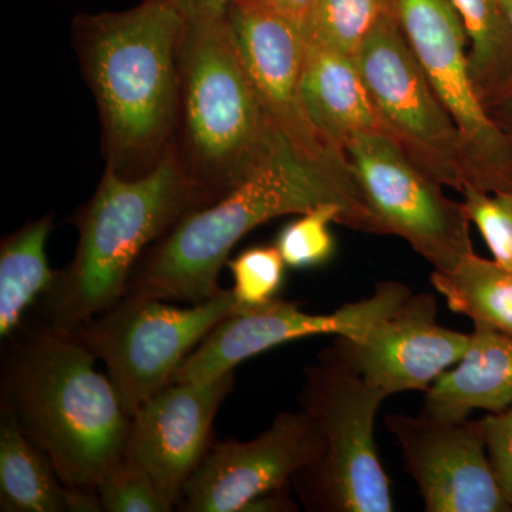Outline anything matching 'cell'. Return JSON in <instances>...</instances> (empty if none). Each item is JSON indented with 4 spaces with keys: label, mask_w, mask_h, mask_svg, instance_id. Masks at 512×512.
I'll use <instances>...</instances> for the list:
<instances>
[{
    "label": "cell",
    "mask_w": 512,
    "mask_h": 512,
    "mask_svg": "<svg viewBox=\"0 0 512 512\" xmlns=\"http://www.w3.org/2000/svg\"><path fill=\"white\" fill-rule=\"evenodd\" d=\"M96 357L66 333L36 326L2 367V412L16 420L64 485L97 487L121 457L130 416Z\"/></svg>",
    "instance_id": "cell-3"
},
{
    "label": "cell",
    "mask_w": 512,
    "mask_h": 512,
    "mask_svg": "<svg viewBox=\"0 0 512 512\" xmlns=\"http://www.w3.org/2000/svg\"><path fill=\"white\" fill-rule=\"evenodd\" d=\"M349 228L348 212L339 204H322L289 222L276 237L275 247L281 252L286 266L311 269L325 265L335 252V239L330 224Z\"/></svg>",
    "instance_id": "cell-24"
},
{
    "label": "cell",
    "mask_w": 512,
    "mask_h": 512,
    "mask_svg": "<svg viewBox=\"0 0 512 512\" xmlns=\"http://www.w3.org/2000/svg\"><path fill=\"white\" fill-rule=\"evenodd\" d=\"M488 457L501 490L512 507V406L481 419Z\"/></svg>",
    "instance_id": "cell-28"
},
{
    "label": "cell",
    "mask_w": 512,
    "mask_h": 512,
    "mask_svg": "<svg viewBox=\"0 0 512 512\" xmlns=\"http://www.w3.org/2000/svg\"><path fill=\"white\" fill-rule=\"evenodd\" d=\"M430 282L448 308L467 316L474 328L512 336V269L474 252L451 271H433Z\"/></svg>",
    "instance_id": "cell-21"
},
{
    "label": "cell",
    "mask_w": 512,
    "mask_h": 512,
    "mask_svg": "<svg viewBox=\"0 0 512 512\" xmlns=\"http://www.w3.org/2000/svg\"><path fill=\"white\" fill-rule=\"evenodd\" d=\"M471 333L437 322L433 293H412L362 335L336 336L330 350L387 397L427 392L437 377L456 365Z\"/></svg>",
    "instance_id": "cell-15"
},
{
    "label": "cell",
    "mask_w": 512,
    "mask_h": 512,
    "mask_svg": "<svg viewBox=\"0 0 512 512\" xmlns=\"http://www.w3.org/2000/svg\"><path fill=\"white\" fill-rule=\"evenodd\" d=\"M384 421L399 443L424 510L512 511L491 466L481 420L446 423L393 413Z\"/></svg>",
    "instance_id": "cell-14"
},
{
    "label": "cell",
    "mask_w": 512,
    "mask_h": 512,
    "mask_svg": "<svg viewBox=\"0 0 512 512\" xmlns=\"http://www.w3.org/2000/svg\"><path fill=\"white\" fill-rule=\"evenodd\" d=\"M234 384V372L207 383L174 382L130 417L124 456L174 508L211 446L212 423Z\"/></svg>",
    "instance_id": "cell-16"
},
{
    "label": "cell",
    "mask_w": 512,
    "mask_h": 512,
    "mask_svg": "<svg viewBox=\"0 0 512 512\" xmlns=\"http://www.w3.org/2000/svg\"><path fill=\"white\" fill-rule=\"evenodd\" d=\"M393 12L451 119L466 158L468 184L512 190V136L478 93L463 20L450 0H393Z\"/></svg>",
    "instance_id": "cell-10"
},
{
    "label": "cell",
    "mask_w": 512,
    "mask_h": 512,
    "mask_svg": "<svg viewBox=\"0 0 512 512\" xmlns=\"http://www.w3.org/2000/svg\"><path fill=\"white\" fill-rule=\"evenodd\" d=\"M104 512H170L156 484L137 463L123 456L97 484Z\"/></svg>",
    "instance_id": "cell-27"
},
{
    "label": "cell",
    "mask_w": 512,
    "mask_h": 512,
    "mask_svg": "<svg viewBox=\"0 0 512 512\" xmlns=\"http://www.w3.org/2000/svg\"><path fill=\"white\" fill-rule=\"evenodd\" d=\"M302 92L313 123L339 150L345 151L357 134L392 136L363 82L355 57L305 42Z\"/></svg>",
    "instance_id": "cell-17"
},
{
    "label": "cell",
    "mask_w": 512,
    "mask_h": 512,
    "mask_svg": "<svg viewBox=\"0 0 512 512\" xmlns=\"http://www.w3.org/2000/svg\"><path fill=\"white\" fill-rule=\"evenodd\" d=\"M339 204L349 228L377 234L365 204L303 161L286 141L220 200L195 208L148 248L131 274L126 295L198 305L222 292L221 268L232 248L259 225ZM124 295V296H126Z\"/></svg>",
    "instance_id": "cell-2"
},
{
    "label": "cell",
    "mask_w": 512,
    "mask_h": 512,
    "mask_svg": "<svg viewBox=\"0 0 512 512\" xmlns=\"http://www.w3.org/2000/svg\"><path fill=\"white\" fill-rule=\"evenodd\" d=\"M466 28L471 73L485 106L512 87V29L500 0H450Z\"/></svg>",
    "instance_id": "cell-22"
},
{
    "label": "cell",
    "mask_w": 512,
    "mask_h": 512,
    "mask_svg": "<svg viewBox=\"0 0 512 512\" xmlns=\"http://www.w3.org/2000/svg\"><path fill=\"white\" fill-rule=\"evenodd\" d=\"M345 151L377 234L409 242L434 271H451L474 254L463 202L448 198L392 136L357 134Z\"/></svg>",
    "instance_id": "cell-8"
},
{
    "label": "cell",
    "mask_w": 512,
    "mask_h": 512,
    "mask_svg": "<svg viewBox=\"0 0 512 512\" xmlns=\"http://www.w3.org/2000/svg\"><path fill=\"white\" fill-rule=\"evenodd\" d=\"M355 60L394 140L424 173L461 192L468 177L460 131L393 10L379 19Z\"/></svg>",
    "instance_id": "cell-9"
},
{
    "label": "cell",
    "mask_w": 512,
    "mask_h": 512,
    "mask_svg": "<svg viewBox=\"0 0 512 512\" xmlns=\"http://www.w3.org/2000/svg\"><path fill=\"white\" fill-rule=\"evenodd\" d=\"M501 9H503L505 19L512 29V0H500Z\"/></svg>",
    "instance_id": "cell-34"
},
{
    "label": "cell",
    "mask_w": 512,
    "mask_h": 512,
    "mask_svg": "<svg viewBox=\"0 0 512 512\" xmlns=\"http://www.w3.org/2000/svg\"><path fill=\"white\" fill-rule=\"evenodd\" d=\"M299 406L322 433V457L292 478L311 512H392L390 480L375 441L386 394L353 372L330 348L305 369Z\"/></svg>",
    "instance_id": "cell-6"
},
{
    "label": "cell",
    "mask_w": 512,
    "mask_h": 512,
    "mask_svg": "<svg viewBox=\"0 0 512 512\" xmlns=\"http://www.w3.org/2000/svg\"><path fill=\"white\" fill-rule=\"evenodd\" d=\"M201 207L171 150L151 173L133 180L107 167L77 217L80 237L73 261L57 271L40 299V325L70 335L119 302L144 251Z\"/></svg>",
    "instance_id": "cell-5"
},
{
    "label": "cell",
    "mask_w": 512,
    "mask_h": 512,
    "mask_svg": "<svg viewBox=\"0 0 512 512\" xmlns=\"http://www.w3.org/2000/svg\"><path fill=\"white\" fill-rule=\"evenodd\" d=\"M289 487H291V484L259 495V497L251 501L242 512L298 511V505L293 503L291 497H289Z\"/></svg>",
    "instance_id": "cell-31"
},
{
    "label": "cell",
    "mask_w": 512,
    "mask_h": 512,
    "mask_svg": "<svg viewBox=\"0 0 512 512\" xmlns=\"http://www.w3.org/2000/svg\"><path fill=\"white\" fill-rule=\"evenodd\" d=\"M392 10L393 0H319L303 23V40L356 57L379 19Z\"/></svg>",
    "instance_id": "cell-23"
},
{
    "label": "cell",
    "mask_w": 512,
    "mask_h": 512,
    "mask_svg": "<svg viewBox=\"0 0 512 512\" xmlns=\"http://www.w3.org/2000/svg\"><path fill=\"white\" fill-rule=\"evenodd\" d=\"M53 228V214L26 222L6 235L0 245V338L9 339L22 328L26 313L55 282L46 241Z\"/></svg>",
    "instance_id": "cell-19"
},
{
    "label": "cell",
    "mask_w": 512,
    "mask_h": 512,
    "mask_svg": "<svg viewBox=\"0 0 512 512\" xmlns=\"http://www.w3.org/2000/svg\"><path fill=\"white\" fill-rule=\"evenodd\" d=\"M487 109L498 124L503 121V123L511 127L508 133L512 136V87L504 96H501L500 99L495 100L494 103L487 106Z\"/></svg>",
    "instance_id": "cell-33"
},
{
    "label": "cell",
    "mask_w": 512,
    "mask_h": 512,
    "mask_svg": "<svg viewBox=\"0 0 512 512\" xmlns=\"http://www.w3.org/2000/svg\"><path fill=\"white\" fill-rule=\"evenodd\" d=\"M227 265L234 276L231 291L242 309L274 301L284 286L286 264L275 245L245 249Z\"/></svg>",
    "instance_id": "cell-25"
},
{
    "label": "cell",
    "mask_w": 512,
    "mask_h": 512,
    "mask_svg": "<svg viewBox=\"0 0 512 512\" xmlns=\"http://www.w3.org/2000/svg\"><path fill=\"white\" fill-rule=\"evenodd\" d=\"M512 406V336L474 328L461 359L437 377L420 414L461 423L474 410L500 413Z\"/></svg>",
    "instance_id": "cell-18"
},
{
    "label": "cell",
    "mask_w": 512,
    "mask_h": 512,
    "mask_svg": "<svg viewBox=\"0 0 512 512\" xmlns=\"http://www.w3.org/2000/svg\"><path fill=\"white\" fill-rule=\"evenodd\" d=\"M63 501L66 512H104L96 487L64 485Z\"/></svg>",
    "instance_id": "cell-29"
},
{
    "label": "cell",
    "mask_w": 512,
    "mask_h": 512,
    "mask_svg": "<svg viewBox=\"0 0 512 512\" xmlns=\"http://www.w3.org/2000/svg\"><path fill=\"white\" fill-rule=\"evenodd\" d=\"M460 194L468 220L476 225L493 261L512 269V190L490 192L467 184Z\"/></svg>",
    "instance_id": "cell-26"
},
{
    "label": "cell",
    "mask_w": 512,
    "mask_h": 512,
    "mask_svg": "<svg viewBox=\"0 0 512 512\" xmlns=\"http://www.w3.org/2000/svg\"><path fill=\"white\" fill-rule=\"evenodd\" d=\"M225 18L278 133L303 161L362 201L348 156L320 133L306 107L301 28L269 0H235Z\"/></svg>",
    "instance_id": "cell-11"
},
{
    "label": "cell",
    "mask_w": 512,
    "mask_h": 512,
    "mask_svg": "<svg viewBox=\"0 0 512 512\" xmlns=\"http://www.w3.org/2000/svg\"><path fill=\"white\" fill-rule=\"evenodd\" d=\"M269 2L302 28L319 0H269Z\"/></svg>",
    "instance_id": "cell-32"
},
{
    "label": "cell",
    "mask_w": 512,
    "mask_h": 512,
    "mask_svg": "<svg viewBox=\"0 0 512 512\" xmlns=\"http://www.w3.org/2000/svg\"><path fill=\"white\" fill-rule=\"evenodd\" d=\"M244 311L231 289L178 308L126 295L70 333L103 363L128 416L174 382L175 373L222 319Z\"/></svg>",
    "instance_id": "cell-7"
},
{
    "label": "cell",
    "mask_w": 512,
    "mask_h": 512,
    "mask_svg": "<svg viewBox=\"0 0 512 512\" xmlns=\"http://www.w3.org/2000/svg\"><path fill=\"white\" fill-rule=\"evenodd\" d=\"M284 141L225 15L187 20L178 47L171 151L202 207L244 183Z\"/></svg>",
    "instance_id": "cell-4"
},
{
    "label": "cell",
    "mask_w": 512,
    "mask_h": 512,
    "mask_svg": "<svg viewBox=\"0 0 512 512\" xmlns=\"http://www.w3.org/2000/svg\"><path fill=\"white\" fill-rule=\"evenodd\" d=\"M412 295L399 281H382L362 301L346 303L326 315H311L299 303L274 301L222 319L205 336L174 376L175 383H207L220 379L244 360L291 340L309 336H357ZM173 382V383H174Z\"/></svg>",
    "instance_id": "cell-12"
},
{
    "label": "cell",
    "mask_w": 512,
    "mask_h": 512,
    "mask_svg": "<svg viewBox=\"0 0 512 512\" xmlns=\"http://www.w3.org/2000/svg\"><path fill=\"white\" fill-rule=\"evenodd\" d=\"M185 16L170 0L73 20V42L99 109L107 167L143 177L173 143Z\"/></svg>",
    "instance_id": "cell-1"
},
{
    "label": "cell",
    "mask_w": 512,
    "mask_h": 512,
    "mask_svg": "<svg viewBox=\"0 0 512 512\" xmlns=\"http://www.w3.org/2000/svg\"><path fill=\"white\" fill-rule=\"evenodd\" d=\"M187 20L211 19L224 16L235 0H170Z\"/></svg>",
    "instance_id": "cell-30"
},
{
    "label": "cell",
    "mask_w": 512,
    "mask_h": 512,
    "mask_svg": "<svg viewBox=\"0 0 512 512\" xmlns=\"http://www.w3.org/2000/svg\"><path fill=\"white\" fill-rule=\"evenodd\" d=\"M323 448L318 424L303 410L279 413L254 440L211 443L175 508L242 512L259 495L292 484L296 473L322 457Z\"/></svg>",
    "instance_id": "cell-13"
},
{
    "label": "cell",
    "mask_w": 512,
    "mask_h": 512,
    "mask_svg": "<svg viewBox=\"0 0 512 512\" xmlns=\"http://www.w3.org/2000/svg\"><path fill=\"white\" fill-rule=\"evenodd\" d=\"M64 484L10 414L0 423V510L66 512Z\"/></svg>",
    "instance_id": "cell-20"
}]
</instances>
